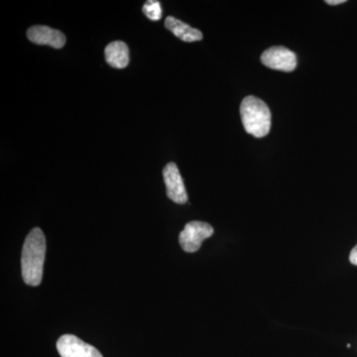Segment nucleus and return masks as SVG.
<instances>
[{
	"label": "nucleus",
	"mask_w": 357,
	"mask_h": 357,
	"mask_svg": "<svg viewBox=\"0 0 357 357\" xmlns=\"http://www.w3.org/2000/svg\"><path fill=\"white\" fill-rule=\"evenodd\" d=\"M349 261L357 266V245L352 249L351 255H349Z\"/></svg>",
	"instance_id": "nucleus-11"
},
{
	"label": "nucleus",
	"mask_w": 357,
	"mask_h": 357,
	"mask_svg": "<svg viewBox=\"0 0 357 357\" xmlns=\"http://www.w3.org/2000/svg\"><path fill=\"white\" fill-rule=\"evenodd\" d=\"M30 41L37 45H48L53 48L61 49L66 44L64 33L53 29L48 26H32L27 31Z\"/></svg>",
	"instance_id": "nucleus-7"
},
{
	"label": "nucleus",
	"mask_w": 357,
	"mask_h": 357,
	"mask_svg": "<svg viewBox=\"0 0 357 357\" xmlns=\"http://www.w3.org/2000/svg\"><path fill=\"white\" fill-rule=\"evenodd\" d=\"M345 0H326V3L330 6H337V4L344 3Z\"/></svg>",
	"instance_id": "nucleus-12"
},
{
	"label": "nucleus",
	"mask_w": 357,
	"mask_h": 357,
	"mask_svg": "<svg viewBox=\"0 0 357 357\" xmlns=\"http://www.w3.org/2000/svg\"><path fill=\"white\" fill-rule=\"evenodd\" d=\"M57 349L62 357H102L93 345L73 335H65L59 338Z\"/></svg>",
	"instance_id": "nucleus-5"
},
{
	"label": "nucleus",
	"mask_w": 357,
	"mask_h": 357,
	"mask_svg": "<svg viewBox=\"0 0 357 357\" xmlns=\"http://www.w3.org/2000/svg\"><path fill=\"white\" fill-rule=\"evenodd\" d=\"M105 55L107 64L115 69H124L129 64V49L124 42L115 41L107 45Z\"/></svg>",
	"instance_id": "nucleus-8"
},
{
	"label": "nucleus",
	"mask_w": 357,
	"mask_h": 357,
	"mask_svg": "<svg viewBox=\"0 0 357 357\" xmlns=\"http://www.w3.org/2000/svg\"><path fill=\"white\" fill-rule=\"evenodd\" d=\"M164 182L166 185L167 196L176 204H185L188 194L185 191L184 181L175 163L170 162L163 170Z\"/></svg>",
	"instance_id": "nucleus-6"
},
{
	"label": "nucleus",
	"mask_w": 357,
	"mask_h": 357,
	"mask_svg": "<svg viewBox=\"0 0 357 357\" xmlns=\"http://www.w3.org/2000/svg\"><path fill=\"white\" fill-rule=\"evenodd\" d=\"M46 253V239L43 231L35 227L29 232L23 244L21 255V271L25 284L39 286L43 278V269Z\"/></svg>",
	"instance_id": "nucleus-1"
},
{
	"label": "nucleus",
	"mask_w": 357,
	"mask_h": 357,
	"mask_svg": "<svg viewBox=\"0 0 357 357\" xmlns=\"http://www.w3.org/2000/svg\"><path fill=\"white\" fill-rule=\"evenodd\" d=\"M261 62L272 70L293 72L297 67V56L285 47H271L262 54Z\"/></svg>",
	"instance_id": "nucleus-4"
},
{
	"label": "nucleus",
	"mask_w": 357,
	"mask_h": 357,
	"mask_svg": "<svg viewBox=\"0 0 357 357\" xmlns=\"http://www.w3.org/2000/svg\"><path fill=\"white\" fill-rule=\"evenodd\" d=\"M143 13L152 21H158L162 18V7L157 0H148L143 6Z\"/></svg>",
	"instance_id": "nucleus-10"
},
{
	"label": "nucleus",
	"mask_w": 357,
	"mask_h": 357,
	"mask_svg": "<svg viewBox=\"0 0 357 357\" xmlns=\"http://www.w3.org/2000/svg\"><path fill=\"white\" fill-rule=\"evenodd\" d=\"M165 26L167 29L170 30L176 37L183 40V41L191 43V42L199 41V40L203 39V33L199 30L185 24L177 18L173 17V16H169L166 18Z\"/></svg>",
	"instance_id": "nucleus-9"
},
{
	"label": "nucleus",
	"mask_w": 357,
	"mask_h": 357,
	"mask_svg": "<svg viewBox=\"0 0 357 357\" xmlns=\"http://www.w3.org/2000/svg\"><path fill=\"white\" fill-rule=\"evenodd\" d=\"M241 115L246 132L256 138L268 135L271 128V112L260 98L246 96L241 102Z\"/></svg>",
	"instance_id": "nucleus-2"
},
{
	"label": "nucleus",
	"mask_w": 357,
	"mask_h": 357,
	"mask_svg": "<svg viewBox=\"0 0 357 357\" xmlns=\"http://www.w3.org/2000/svg\"><path fill=\"white\" fill-rule=\"evenodd\" d=\"M213 234V227L208 223L194 220L188 222L180 232L178 243L185 252H197L201 248L204 239Z\"/></svg>",
	"instance_id": "nucleus-3"
}]
</instances>
